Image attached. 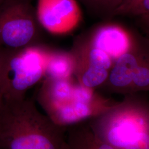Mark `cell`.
<instances>
[{"mask_svg":"<svg viewBox=\"0 0 149 149\" xmlns=\"http://www.w3.org/2000/svg\"><path fill=\"white\" fill-rule=\"evenodd\" d=\"M50 50L39 45L0 47V93L5 101L26 98L28 90L44 78Z\"/></svg>","mask_w":149,"mask_h":149,"instance_id":"277c9868","label":"cell"},{"mask_svg":"<svg viewBox=\"0 0 149 149\" xmlns=\"http://www.w3.org/2000/svg\"><path fill=\"white\" fill-rule=\"evenodd\" d=\"M66 128L40 112L34 102L3 100L0 149H67Z\"/></svg>","mask_w":149,"mask_h":149,"instance_id":"6da1fadb","label":"cell"},{"mask_svg":"<svg viewBox=\"0 0 149 149\" xmlns=\"http://www.w3.org/2000/svg\"><path fill=\"white\" fill-rule=\"evenodd\" d=\"M149 56L147 53L144 54L141 60L134 77L131 94L139 91H149Z\"/></svg>","mask_w":149,"mask_h":149,"instance_id":"7c38bea8","label":"cell"},{"mask_svg":"<svg viewBox=\"0 0 149 149\" xmlns=\"http://www.w3.org/2000/svg\"><path fill=\"white\" fill-rule=\"evenodd\" d=\"M67 149H116L98 138L87 121L66 128Z\"/></svg>","mask_w":149,"mask_h":149,"instance_id":"9c48e42d","label":"cell"},{"mask_svg":"<svg viewBox=\"0 0 149 149\" xmlns=\"http://www.w3.org/2000/svg\"><path fill=\"white\" fill-rule=\"evenodd\" d=\"M38 102L52 121L65 128L97 117L116 103L81 85L74 77L46 81Z\"/></svg>","mask_w":149,"mask_h":149,"instance_id":"7a4b0ae2","label":"cell"},{"mask_svg":"<svg viewBox=\"0 0 149 149\" xmlns=\"http://www.w3.org/2000/svg\"><path fill=\"white\" fill-rule=\"evenodd\" d=\"M5 0H0V5L2 4V3Z\"/></svg>","mask_w":149,"mask_h":149,"instance_id":"9a60e30c","label":"cell"},{"mask_svg":"<svg viewBox=\"0 0 149 149\" xmlns=\"http://www.w3.org/2000/svg\"><path fill=\"white\" fill-rule=\"evenodd\" d=\"M3 97L2 96V95L0 93V113H1V111L2 109V107L3 105Z\"/></svg>","mask_w":149,"mask_h":149,"instance_id":"5bb4252c","label":"cell"},{"mask_svg":"<svg viewBox=\"0 0 149 149\" xmlns=\"http://www.w3.org/2000/svg\"><path fill=\"white\" fill-rule=\"evenodd\" d=\"M86 2L96 9V10L101 12L107 13L108 16H111L114 11L122 0H84Z\"/></svg>","mask_w":149,"mask_h":149,"instance_id":"4fadbf2b","label":"cell"},{"mask_svg":"<svg viewBox=\"0 0 149 149\" xmlns=\"http://www.w3.org/2000/svg\"><path fill=\"white\" fill-rule=\"evenodd\" d=\"M75 69L74 55L71 51L50 50L44 78L68 79L74 77Z\"/></svg>","mask_w":149,"mask_h":149,"instance_id":"30bf717a","label":"cell"},{"mask_svg":"<svg viewBox=\"0 0 149 149\" xmlns=\"http://www.w3.org/2000/svg\"><path fill=\"white\" fill-rule=\"evenodd\" d=\"M41 28L32 0H5L0 5V47L38 45Z\"/></svg>","mask_w":149,"mask_h":149,"instance_id":"5b68a950","label":"cell"},{"mask_svg":"<svg viewBox=\"0 0 149 149\" xmlns=\"http://www.w3.org/2000/svg\"><path fill=\"white\" fill-rule=\"evenodd\" d=\"M88 42L92 46L105 52L114 63L135 45L133 38L126 29L112 24L98 28Z\"/></svg>","mask_w":149,"mask_h":149,"instance_id":"ba28073f","label":"cell"},{"mask_svg":"<svg viewBox=\"0 0 149 149\" xmlns=\"http://www.w3.org/2000/svg\"><path fill=\"white\" fill-rule=\"evenodd\" d=\"M36 10L41 27L56 35L73 31L82 19L81 10L76 0H38Z\"/></svg>","mask_w":149,"mask_h":149,"instance_id":"8992f818","label":"cell"},{"mask_svg":"<svg viewBox=\"0 0 149 149\" xmlns=\"http://www.w3.org/2000/svg\"><path fill=\"white\" fill-rule=\"evenodd\" d=\"M140 16L149 19V0H122L111 16Z\"/></svg>","mask_w":149,"mask_h":149,"instance_id":"8fae6325","label":"cell"},{"mask_svg":"<svg viewBox=\"0 0 149 149\" xmlns=\"http://www.w3.org/2000/svg\"><path fill=\"white\" fill-rule=\"evenodd\" d=\"M136 44L116 60L109 71L105 86L111 92L131 94L134 77L139 63L146 52Z\"/></svg>","mask_w":149,"mask_h":149,"instance_id":"52a82bcc","label":"cell"},{"mask_svg":"<svg viewBox=\"0 0 149 149\" xmlns=\"http://www.w3.org/2000/svg\"><path fill=\"white\" fill-rule=\"evenodd\" d=\"M87 122L98 138L116 149H149V104L135 93Z\"/></svg>","mask_w":149,"mask_h":149,"instance_id":"3957f363","label":"cell"}]
</instances>
